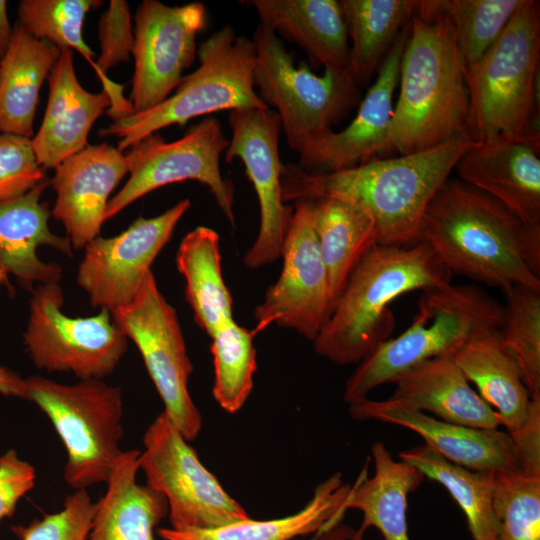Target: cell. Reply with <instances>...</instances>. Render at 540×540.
<instances>
[{
	"instance_id": "obj_47",
	"label": "cell",
	"mask_w": 540,
	"mask_h": 540,
	"mask_svg": "<svg viewBox=\"0 0 540 540\" xmlns=\"http://www.w3.org/2000/svg\"><path fill=\"white\" fill-rule=\"evenodd\" d=\"M12 32L13 27H11L7 16V1L0 0V60L9 48Z\"/></svg>"
},
{
	"instance_id": "obj_38",
	"label": "cell",
	"mask_w": 540,
	"mask_h": 540,
	"mask_svg": "<svg viewBox=\"0 0 540 540\" xmlns=\"http://www.w3.org/2000/svg\"><path fill=\"white\" fill-rule=\"evenodd\" d=\"M98 0H22L18 4V23L39 40H46L60 51L75 49L92 65L94 51L83 39L87 13L99 7Z\"/></svg>"
},
{
	"instance_id": "obj_33",
	"label": "cell",
	"mask_w": 540,
	"mask_h": 540,
	"mask_svg": "<svg viewBox=\"0 0 540 540\" xmlns=\"http://www.w3.org/2000/svg\"><path fill=\"white\" fill-rule=\"evenodd\" d=\"M351 40L348 72L361 89L378 72L390 48L408 25L413 1L339 0Z\"/></svg>"
},
{
	"instance_id": "obj_25",
	"label": "cell",
	"mask_w": 540,
	"mask_h": 540,
	"mask_svg": "<svg viewBox=\"0 0 540 540\" xmlns=\"http://www.w3.org/2000/svg\"><path fill=\"white\" fill-rule=\"evenodd\" d=\"M260 24L299 45L315 65L348 71L350 44L339 0H249Z\"/></svg>"
},
{
	"instance_id": "obj_3",
	"label": "cell",
	"mask_w": 540,
	"mask_h": 540,
	"mask_svg": "<svg viewBox=\"0 0 540 540\" xmlns=\"http://www.w3.org/2000/svg\"><path fill=\"white\" fill-rule=\"evenodd\" d=\"M398 82L391 150L408 155L469 138L465 66L449 21L426 0L413 1Z\"/></svg>"
},
{
	"instance_id": "obj_22",
	"label": "cell",
	"mask_w": 540,
	"mask_h": 540,
	"mask_svg": "<svg viewBox=\"0 0 540 540\" xmlns=\"http://www.w3.org/2000/svg\"><path fill=\"white\" fill-rule=\"evenodd\" d=\"M49 95L41 126L31 139L38 163L54 169L88 146L94 122L112 105L107 91H87L74 69L73 51H61L48 76Z\"/></svg>"
},
{
	"instance_id": "obj_24",
	"label": "cell",
	"mask_w": 540,
	"mask_h": 540,
	"mask_svg": "<svg viewBox=\"0 0 540 540\" xmlns=\"http://www.w3.org/2000/svg\"><path fill=\"white\" fill-rule=\"evenodd\" d=\"M46 186L45 181L21 197L0 202V262L27 288L34 283H59L62 277L58 264L38 257L39 247L72 255L69 239L54 234L48 226L50 212L41 201Z\"/></svg>"
},
{
	"instance_id": "obj_28",
	"label": "cell",
	"mask_w": 540,
	"mask_h": 540,
	"mask_svg": "<svg viewBox=\"0 0 540 540\" xmlns=\"http://www.w3.org/2000/svg\"><path fill=\"white\" fill-rule=\"evenodd\" d=\"M374 474L366 472L351 486L346 509H356L363 514V522L352 540H363L370 527L376 528L382 540H410L407 523V496L416 490L424 479L416 467L401 460L396 461L386 445L375 442L371 447Z\"/></svg>"
},
{
	"instance_id": "obj_12",
	"label": "cell",
	"mask_w": 540,
	"mask_h": 540,
	"mask_svg": "<svg viewBox=\"0 0 540 540\" xmlns=\"http://www.w3.org/2000/svg\"><path fill=\"white\" fill-rule=\"evenodd\" d=\"M228 145L220 122L213 116L202 119L171 142L158 133L145 137L125 154L129 178L110 198L104 220L156 189L193 180L209 188L221 212L234 225V186L220 170V156Z\"/></svg>"
},
{
	"instance_id": "obj_45",
	"label": "cell",
	"mask_w": 540,
	"mask_h": 540,
	"mask_svg": "<svg viewBox=\"0 0 540 540\" xmlns=\"http://www.w3.org/2000/svg\"><path fill=\"white\" fill-rule=\"evenodd\" d=\"M0 393L4 396L28 400L26 379L14 371L0 366Z\"/></svg>"
},
{
	"instance_id": "obj_41",
	"label": "cell",
	"mask_w": 540,
	"mask_h": 540,
	"mask_svg": "<svg viewBox=\"0 0 540 540\" xmlns=\"http://www.w3.org/2000/svg\"><path fill=\"white\" fill-rule=\"evenodd\" d=\"M45 181L31 139L0 133V202L21 197Z\"/></svg>"
},
{
	"instance_id": "obj_23",
	"label": "cell",
	"mask_w": 540,
	"mask_h": 540,
	"mask_svg": "<svg viewBox=\"0 0 540 540\" xmlns=\"http://www.w3.org/2000/svg\"><path fill=\"white\" fill-rule=\"evenodd\" d=\"M387 404L431 413L433 417L481 429H498L496 411L475 392L452 355L425 360L392 382Z\"/></svg>"
},
{
	"instance_id": "obj_42",
	"label": "cell",
	"mask_w": 540,
	"mask_h": 540,
	"mask_svg": "<svg viewBox=\"0 0 540 540\" xmlns=\"http://www.w3.org/2000/svg\"><path fill=\"white\" fill-rule=\"evenodd\" d=\"M100 55L94 69L100 79L115 65L128 62L134 45V29L128 2L111 0L98 23Z\"/></svg>"
},
{
	"instance_id": "obj_11",
	"label": "cell",
	"mask_w": 540,
	"mask_h": 540,
	"mask_svg": "<svg viewBox=\"0 0 540 540\" xmlns=\"http://www.w3.org/2000/svg\"><path fill=\"white\" fill-rule=\"evenodd\" d=\"M143 444L139 469L147 485L165 497L171 528L212 529L249 517L164 411L146 429Z\"/></svg>"
},
{
	"instance_id": "obj_48",
	"label": "cell",
	"mask_w": 540,
	"mask_h": 540,
	"mask_svg": "<svg viewBox=\"0 0 540 540\" xmlns=\"http://www.w3.org/2000/svg\"><path fill=\"white\" fill-rule=\"evenodd\" d=\"M8 272L0 262V285L8 282Z\"/></svg>"
},
{
	"instance_id": "obj_46",
	"label": "cell",
	"mask_w": 540,
	"mask_h": 540,
	"mask_svg": "<svg viewBox=\"0 0 540 540\" xmlns=\"http://www.w3.org/2000/svg\"><path fill=\"white\" fill-rule=\"evenodd\" d=\"M355 531L341 520L315 533L310 540H352Z\"/></svg>"
},
{
	"instance_id": "obj_10",
	"label": "cell",
	"mask_w": 540,
	"mask_h": 540,
	"mask_svg": "<svg viewBox=\"0 0 540 540\" xmlns=\"http://www.w3.org/2000/svg\"><path fill=\"white\" fill-rule=\"evenodd\" d=\"M59 283L33 289L23 334L33 364L48 372H71L79 380L110 375L124 356L128 338L106 309L89 317H70L63 310Z\"/></svg>"
},
{
	"instance_id": "obj_9",
	"label": "cell",
	"mask_w": 540,
	"mask_h": 540,
	"mask_svg": "<svg viewBox=\"0 0 540 540\" xmlns=\"http://www.w3.org/2000/svg\"><path fill=\"white\" fill-rule=\"evenodd\" d=\"M26 384L28 400L47 415L65 447V482L75 490L106 483L123 452L121 388L99 379L67 385L41 376Z\"/></svg>"
},
{
	"instance_id": "obj_34",
	"label": "cell",
	"mask_w": 540,
	"mask_h": 540,
	"mask_svg": "<svg viewBox=\"0 0 540 540\" xmlns=\"http://www.w3.org/2000/svg\"><path fill=\"white\" fill-rule=\"evenodd\" d=\"M399 460L441 484L465 515L473 540H497L493 471H472L455 465L426 444L399 453Z\"/></svg>"
},
{
	"instance_id": "obj_5",
	"label": "cell",
	"mask_w": 540,
	"mask_h": 540,
	"mask_svg": "<svg viewBox=\"0 0 540 540\" xmlns=\"http://www.w3.org/2000/svg\"><path fill=\"white\" fill-rule=\"evenodd\" d=\"M539 60V1L523 0L491 47L465 67L470 139L540 146Z\"/></svg>"
},
{
	"instance_id": "obj_13",
	"label": "cell",
	"mask_w": 540,
	"mask_h": 540,
	"mask_svg": "<svg viewBox=\"0 0 540 540\" xmlns=\"http://www.w3.org/2000/svg\"><path fill=\"white\" fill-rule=\"evenodd\" d=\"M111 314L137 346L164 412L187 441L194 440L202 417L188 389L193 365L176 311L159 290L152 271L134 299Z\"/></svg>"
},
{
	"instance_id": "obj_4",
	"label": "cell",
	"mask_w": 540,
	"mask_h": 540,
	"mask_svg": "<svg viewBox=\"0 0 540 540\" xmlns=\"http://www.w3.org/2000/svg\"><path fill=\"white\" fill-rule=\"evenodd\" d=\"M451 272L425 242L375 245L351 272L326 324L314 340L317 354L339 364L359 363L389 339V305L414 290L451 284Z\"/></svg>"
},
{
	"instance_id": "obj_21",
	"label": "cell",
	"mask_w": 540,
	"mask_h": 540,
	"mask_svg": "<svg viewBox=\"0 0 540 540\" xmlns=\"http://www.w3.org/2000/svg\"><path fill=\"white\" fill-rule=\"evenodd\" d=\"M539 148L502 138L477 142L455 169L460 180L491 195L526 224L540 229Z\"/></svg>"
},
{
	"instance_id": "obj_40",
	"label": "cell",
	"mask_w": 540,
	"mask_h": 540,
	"mask_svg": "<svg viewBox=\"0 0 540 540\" xmlns=\"http://www.w3.org/2000/svg\"><path fill=\"white\" fill-rule=\"evenodd\" d=\"M95 506L86 489L76 490L65 497L60 511L11 530L20 540H87Z\"/></svg>"
},
{
	"instance_id": "obj_16",
	"label": "cell",
	"mask_w": 540,
	"mask_h": 540,
	"mask_svg": "<svg viewBox=\"0 0 540 540\" xmlns=\"http://www.w3.org/2000/svg\"><path fill=\"white\" fill-rule=\"evenodd\" d=\"M228 122L232 136L225 150V162L241 160L259 202V232L243 259L248 268L257 269L281 257L293 211V206L287 205L282 198L281 122L270 108L232 110Z\"/></svg>"
},
{
	"instance_id": "obj_44",
	"label": "cell",
	"mask_w": 540,
	"mask_h": 540,
	"mask_svg": "<svg viewBox=\"0 0 540 540\" xmlns=\"http://www.w3.org/2000/svg\"><path fill=\"white\" fill-rule=\"evenodd\" d=\"M509 435L518 469L540 475V396L531 397L526 419Z\"/></svg>"
},
{
	"instance_id": "obj_26",
	"label": "cell",
	"mask_w": 540,
	"mask_h": 540,
	"mask_svg": "<svg viewBox=\"0 0 540 540\" xmlns=\"http://www.w3.org/2000/svg\"><path fill=\"white\" fill-rule=\"evenodd\" d=\"M452 358L467 381L476 386L480 397L496 411L506 432L516 431L526 419L531 397L500 329L476 334Z\"/></svg>"
},
{
	"instance_id": "obj_1",
	"label": "cell",
	"mask_w": 540,
	"mask_h": 540,
	"mask_svg": "<svg viewBox=\"0 0 540 540\" xmlns=\"http://www.w3.org/2000/svg\"><path fill=\"white\" fill-rule=\"evenodd\" d=\"M477 144L457 139L429 150L369 161L329 173H307L284 164L285 203L332 198L365 212L374 222L378 244L405 247L419 242L424 213L461 157Z\"/></svg>"
},
{
	"instance_id": "obj_2",
	"label": "cell",
	"mask_w": 540,
	"mask_h": 540,
	"mask_svg": "<svg viewBox=\"0 0 540 540\" xmlns=\"http://www.w3.org/2000/svg\"><path fill=\"white\" fill-rule=\"evenodd\" d=\"M451 272L505 290H540V229L459 178L447 179L430 201L419 231Z\"/></svg>"
},
{
	"instance_id": "obj_18",
	"label": "cell",
	"mask_w": 540,
	"mask_h": 540,
	"mask_svg": "<svg viewBox=\"0 0 540 540\" xmlns=\"http://www.w3.org/2000/svg\"><path fill=\"white\" fill-rule=\"evenodd\" d=\"M408 32L409 23L387 53L352 122L340 132L331 131L303 146L295 163L299 169L314 174L335 172L391 150L393 94Z\"/></svg>"
},
{
	"instance_id": "obj_7",
	"label": "cell",
	"mask_w": 540,
	"mask_h": 540,
	"mask_svg": "<svg viewBox=\"0 0 540 540\" xmlns=\"http://www.w3.org/2000/svg\"><path fill=\"white\" fill-rule=\"evenodd\" d=\"M199 66L183 77L174 92L157 106L119 117L99 131L116 136L123 152L145 137L171 125L223 110L269 108L259 98L253 82L256 49L252 38L237 36L227 25L200 43Z\"/></svg>"
},
{
	"instance_id": "obj_27",
	"label": "cell",
	"mask_w": 540,
	"mask_h": 540,
	"mask_svg": "<svg viewBox=\"0 0 540 540\" xmlns=\"http://www.w3.org/2000/svg\"><path fill=\"white\" fill-rule=\"evenodd\" d=\"M140 451H123L95 512L87 540H156L154 529L168 515L165 497L136 481Z\"/></svg>"
},
{
	"instance_id": "obj_35",
	"label": "cell",
	"mask_w": 540,
	"mask_h": 540,
	"mask_svg": "<svg viewBox=\"0 0 540 540\" xmlns=\"http://www.w3.org/2000/svg\"><path fill=\"white\" fill-rule=\"evenodd\" d=\"M255 334L234 319L222 323L210 336L214 365L213 396L222 409L239 411L253 388L256 371Z\"/></svg>"
},
{
	"instance_id": "obj_29",
	"label": "cell",
	"mask_w": 540,
	"mask_h": 540,
	"mask_svg": "<svg viewBox=\"0 0 540 540\" xmlns=\"http://www.w3.org/2000/svg\"><path fill=\"white\" fill-rule=\"evenodd\" d=\"M60 54L55 45L15 23L9 48L0 60V133L31 139L41 86Z\"/></svg>"
},
{
	"instance_id": "obj_6",
	"label": "cell",
	"mask_w": 540,
	"mask_h": 540,
	"mask_svg": "<svg viewBox=\"0 0 540 540\" xmlns=\"http://www.w3.org/2000/svg\"><path fill=\"white\" fill-rule=\"evenodd\" d=\"M503 312V305L475 284L424 291L411 325L358 363L346 381L343 400L351 404L365 399L419 363L452 355L476 334L500 329Z\"/></svg>"
},
{
	"instance_id": "obj_43",
	"label": "cell",
	"mask_w": 540,
	"mask_h": 540,
	"mask_svg": "<svg viewBox=\"0 0 540 540\" xmlns=\"http://www.w3.org/2000/svg\"><path fill=\"white\" fill-rule=\"evenodd\" d=\"M35 479V468L15 449L0 455V522L14 514L19 500L34 487Z\"/></svg>"
},
{
	"instance_id": "obj_30",
	"label": "cell",
	"mask_w": 540,
	"mask_h": 540,
	"mask_svg": "<svg viewBox=\"0 0 540 540\" xmlns=\"http://www.w3.org/2000/svg\"><path fill=\"white\" fill-rule=\"evenodd\" d=\"M351 485L344 483L341 473H335L314 490L312 498L291 515L255 520L250 517L212 529L160 528L163 540H292L317 533L343 520Z\"/></svg>"
},
{
	"instance_id": "obj_14",
	"label": "cell",
	"mask_w": 540,
	"mask_h": 540,
	"mask_svg": "<svg viewBox=\"0 0 540 540\" xmlns=\"http://www.w3.org/2000/svg\"><path fill=\"white\" fill-rule=\"evenodd\" d=\"M281 257L279 278L254 310L256 327L252 332L257 334L276 324L296 330L314 342L334 303L314 230L310 199L294 202Z\"/></svg>"
},
{
	"instance_id": "obj_20",
	"label": "cell",
	"mask_w": 540,
	"mask_h": 540,
	"mask_svg": "<svg viewBox=\"0 0 540 540\" xmlns=\"http://www.w3.org/2000/svg\"><path fill=\"white\" fill-rule=\"evenodd\" d=\"M357 420H377L407 428L449 462L472 471L519 470L509 433L446 422L426 413L367 398L349 404Z\"/></svg>"
},
{
	"instance_id": "obj_31",
	"label": "cell",
	"mask_w": 540,
	"mask_h": 540,
	"mask_svg": "<svg viewBox=\"0 0 540 540\" xmlns=\"http://www.w3.org/2000/svg\"><path fill=\"white\" fill-rule=\"evenodd\" d=\"M313 225L333 303L353 269L378 244L376 226L362 210L332 198L310 199Z\"/></svg>"
},
{
	"instance_id": "obj_39",
	"label": "cell",
	"mask_w": 540,
	"mask_h": 540,
	"mask_svg": "<svg viewBox=\"0 0 540 540\" xmlns=\"http://www.w3.org/2000/svg\"><path fill=\"white\" fill-rule=\"evenodd\" d=\"M493 496L497 540H540V475L496 472Z\"/></svg>"
},
{
	"instance_id": "obj_37",
	"label": "cell",
	"mask_w": 540,
	"mask_h": 540,
	"mask_svg": "<svg viewBox=\"0 0 540 540\" xmlns=\"http://www.w3.org/2000/svg\"><path fill=\"white\" fill-rule=\"evenodd\" d=\"M503 292V341L519 364L530 397L540 396V290L516 284Z\"/></svg>"
},
{
	"instance_id": "obj_8",
	"label": "cell",
	"mask_w": 540,
	"mask_h": 540,
	"mask_svg": "<svg viewBox=\"0 0 540 540\" xmlns=\"http://www.w3.org/2000/svg\"><path fill=\"white\" fill-rule=\"evenodd\" d=\"M256 49L253 82L259 98L281 122L287 144L298 152L333 131L361 101L360 88L348 71L324 69L314 74L298 66L281 39L259 24L252 37Z\"/></svg>"
},
{
	"instance_id": "obj_32",
	"label": "cell",
	"mask_w": 540,
	"mask_h": 540,
	"mask_svg": "<svg viewBox=\"0 0 540 540\" xmlns=\"http://www.w3.org/2000/svg\"><path fill=\"white\" fill-rule=\"evenodd\" d=\"M218 233L198 226L181 240L176 265L185 279V296L198 326L209 336L233 319V299L221 270Z\"/></svg>"
},
{
	"instance_id": "obj_17",
	"label": "cell",
	"mask_w": 540,
	"mask_h": 540,
	"mask_svg": "<svg viewBox=\"0 0 540 540\" xmlns=\"http://www.w3.org/2000/svg\"><path fill=\"white\" fill-rule=\"evenodd\" d=\"M190 206L183 199L156 217H138L116 236H97L86 244L76 280L92 306L112 313L134 299Z\"/></svg>"
},
{
	"instance_id": "obj_19",
	"label": "cell",
	"mask_w": 540,
	"mask_h": 540,
	"mask_svg": "<svg viewBox=\"0 0 540 540\" xmlns=\"http://www.w3.org/2000/svg\"><path fill=\"white\" fill-rule=\"evenodd\" d=\"M54 170L51 214L63 224L70 244L84 248L99 236L109 197L129 172L125 154L106 142L88 145Z\"/></svg>"
},
{
	"instance_id": "obj_15",
	"label": "cell",
	"mask_w": 540,
	"mask_h": 540,
	"mask_svg": "<svg viewBox=\"0 0 540 540\" xmlns=\"http://www.w3.org/2000/svg\"><path fill=\"white\" fill-rule=\"evenodd\" d=\"M134 19L135 68L128 100L139 113L162 103L182 81L195 60L196 36L206 26L207 12L198 1L168 6L144 0Z\"/></svg>"
},
{
	"instance_id": "obj_36",
	"label": "cell",
	"mask_w": 540,
	"mask_h": 540,
	"mask_svg": "<svg viewBox=\"0 0 540 540\" xmlns=\"http://www.w3.org/2000/svg\"><path fill=\"white\" fill-rule=\"evenodd\" d=\"M523 0H426L454 33L464 66L475 63L497 40Z\"/></svg>"
}]
</instances>
